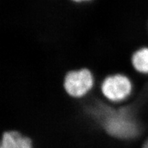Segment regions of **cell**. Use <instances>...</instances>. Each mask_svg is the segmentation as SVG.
Instances as JSON below:
<instances>
[{
	"label": "cell",
	"instance_id": "cell-3",
	"mask_svg": "<svg viewBox=\"0 0 148 148\" xmlns=\"http://www.w3.org/2000/svg\"><path fill=\"white\" fill-rule=\"evenodd\" d=\"M132 84L125 75H110L103 80L101 88L105 97L111 101H118L127 97L132 91Z\"/></svg>",
	"mask_w": 148,
	"mask_h": 148
},
{
	"label": "cell",
	"instance_id": "cell-4",
	"mask_svg": "<svg viewBox=\"0 0 148 148\" xmlns=\"http://www.w3.org/2000/svg\"><path fill=\"white\" fill-rule=\"evenodd\" d=\"M0 148H33L32 142L16 131H8L3 134Z\"/></svg>",
	"mask_w": 148,
	"mask_h": 148
},
{
	"label": "cell",
	"instance_id": "cell-5",
	"mask_svg": "<svg viewBox=\"0 0 148 148\" xmlns=\"http://www.w3.org/2000/svg\"><path fill=\"white\" fill-rule=\"evenodd\" d=\"M132 63L136 71L148 74V47H143L133 53Z\"/></svg>",
	"mask_w": 148,
	"mask_h": 148
},
{
	"label": "cell",
	"instance_id": "cell-2",
	"mask_svg": "<svg viewBox=\"0 0 148 148\" xmlns=\"http://www.w3.org/2000/svg\"><path fill=\"white\" fill-rule=\"evenodd\" d=\"M93 85V77L89 70L82 69L70 71L66 75L64 88L69 95L79 97L87 93Z\"/></svg>",
	"mask_w": 148,
	"mask_h": 148
},
{
	"label": "cell",
	"instance_id": "cell-6",
	"mask_svg": "<svg viewBox=\"0 0 148 148\" xmlns=\"http://www.w3.org/2000/svg\"><path fill=\"white\" fill-rule=\"evenodd\" d=\"M143 148H148V139L145 142V143L143 144Z\"/></svg>",
	"mask_w": 148,
	"mask_h": 148
},
{
	"label": "cell",
	"instance_id": "cell-1",
	"mask_svg": "<svg viewBox=\"0 0 148 148\" xmlns=\"http://www.w3.org/2000/svg\"><path fill=\"white\" fill-rule=\"evenodd\" d=\"M103 119V127L109 134L116 138H128L138 132L136 123L124 110L108 111Z\"/></svg>",
	"mask_w": 148,
	"mask_h": 148
}]
</instances>
